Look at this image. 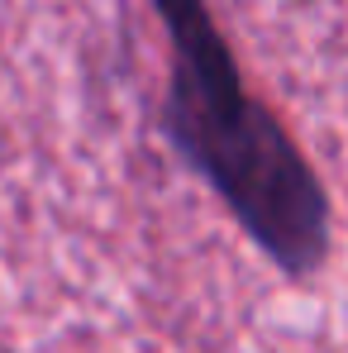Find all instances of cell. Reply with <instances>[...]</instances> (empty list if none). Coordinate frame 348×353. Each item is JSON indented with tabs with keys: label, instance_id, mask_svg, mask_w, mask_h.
<instances>
[{
	"label": "cell",
	"instance_id": "6da1fadb",
	"mask_svg": "<svg viewBox=\"0 0 348 353\" xmlns=\"http://www.w3.org/2000/svg\"><path fill=\"white\" fill-rule=\"evenodd\" d=\"M158 14L172 34L163 129L176 158L287 277L320 272L329 258V196L300 143L248 96L205 0H158Z\"/></svg>",
	"mask_w": 348,
	"mask_h": 353
}]
</instances>
